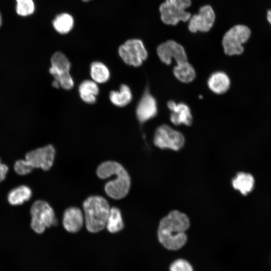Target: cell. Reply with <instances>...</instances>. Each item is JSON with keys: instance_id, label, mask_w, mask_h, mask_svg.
I'll return each instance as SVG.
<instances>
[{"instance_id": "6da1fadb", "label": "cell", "mask_w": 271, "mask_h": 271, "mask_svg": "<svg viewBox=\"0 0 271 271\" xmlns=\"http://www.w3.org/2000/svg\"><path fill=\"white\" fill-rule=\"evenodd\" d=\"M190 226V221L186 214L172 210L160 221L157 231L158 240L167 249H179L187 241L186 231Z\"/></svg>"}, {"instance_id": "7a4b0ae2", "label": "cell", "mask_w": 271, "mask_h": 271, "mask_svg": "<svg viewBox=\"0 0 271 271\" xmlns=\"http://www.w3.org/2000/svg\"><path fill=\"white\" fill-rule=\"evenodd\" d=\"M96 174L102 179L108 178L111 175L115 176V178L107 182L104 186V191L109 197L119 200L127 195L131 185L130 177L119 163L113 161L102 163L97 167Z\"/></svg>"}, {"instance_id": "3957f363", "label": "cell", "mask_w": 271, "mask_h": 271, "mask_svg": "<svg viewBox=\"0 0 271 271\" xmlns=\"http://www.w3.org/2000/svg\"><path fill=\"white\" fill-rule=\"evenodd\" d=\"M83 209L84 223L89 232L97 233L105 227L110 207L104 198L98 195L88 197L83 203Z\"/></svg>"}, {"instance_id": "277c9868", "label": "cell", "mask_w": 271, "mask_h": 271, "mask_svg": "<svg viewBox=\"0 0 271 271\" xmlns=\"http://www.w3.org/2000/svg\"><path fill=\"white\" fill-rule=\"evenodd\" d=\"M191 0H165L159 7L161 19L163 23L175 26L180 21L186 22L191 17L186 11L191 5Z\"/></svg>"}, {"instance_id": "5b68a950", "label": "cell", "mask_w": 271, "mask_h": 271, "mask_svg": "<svg viewBox=\"0 0 271 271\" xmlns=\"http://www.w3.org/2000/svg\"><path fill=\"white\" fill-rule=\"evenodd\" d=\"M30 226L37 233L41 234L47 228L56 225L57 222L52 207L45 201H35L30 209Z\"/></svg>"}, {"instance_id": "8992f818", "label": "cell", "mask_w": 271, "mask_h": 271, "mask_svg": "<svg viewBox=\"0 0 271 271\" xmlns=\"http://www.w3.org/2000/svg\"><path fill=\"white\" fill-rule=\"evenodd\" d=\"M250 29L243 25H236L229 29L224 35L222 45L224 53L228 55H238L244 51L242 45L249 39Z\"/></svg>"}, {"instance_id": "52a82bcc", "label": "cell", "mask_w": 271, "mask_h": 271, "mask_svg": "<svg viewBox=\"0 0 271 271\" xmlns=\"http://www.w3.org/2000/svg\"><path fill=\"white\" fill-rule=\"evenodd\" d=\"M50 73L57 81L60 87L70 90L74 86V80L70 74L71 63L67 58L61 52H56L51 59Z\"/></svg>"}, {"instance_id": "ba28073f", "label": "cell", "mask_w": 271, "mask_h": 271, "mask_svg": "<svg viewBox=\"0 0 271 271\" xmlns=\"http://www.w3.org/2000/svg\"><path fill=\"white\" fill-rule=\"evenodd\" d=\"M154 145L161 149L181 150L185 144V138L180 132L163 124L158 127L154 137Z\"/></svg>"}, {"instance_id": "9c48e42d", "label": "cell", "mask_w": 271, "mask_h": 271, "mask_svg": "<svg viewBox=\"0 0 271 271\" xmlns=\"http://www.w3.org/2000/svg\"><path fill=\"white\" fill-rule=\"evenodd\" d=\"M118 53L125 63L134 67L141 66L148 57V52L143 42L139 39L126 41L119 47Z\"/></svg>"}, {"instance_id": "30bf717a", "label": "cell", "mask_w": 271, "mask_h": 271, "mask_svg": "<svg viewBox=\"0 0 271 271\" xmlns=\"http://www.w3.org/2000/svg\"><path fill=\"white\" fill-rule=\"evenodd\" d=\"M55 154L53 146L48 145L28 152L24 160L32 170L39 168L48 171L53 165Z\"/></svg>"}, {"instance_id": "8fae6325", "label": "cell", "mask_w": 271, "mask_h": 271, "mask_svg": "<svg viewBox=\"0 0 271 271\" xmlns=\"http://www.w3.org/2000/svg\"><path fill=\"white\" fill-rule=\"evenodd\" d=\"M215 14L212 7L206 5L201 7L198 13L191 16L189 20L188 29L192 33L207 32L213 26Z\"/></svg>"}, {"instance_id": "7c38bea8", "label": "cell", "mask_w": 271, "mask_h": 271, "mask_svg": "<svg viewBox=\"0 0 271 271\" xmlns=\"http://www.w3.org/2000/svg\"><path fill=\"white\" fill-rule=\"evenodd\" d=\"M157 52L161 61L167 65H170L172 59L177 64L187 61L185 49L174 40H168L161 44L157 47Z\"/></svg>"}, {"instance_id": "4fadbf2b", "label": "cell", "mask_w": 271, "mask_h": 271, "mask_svg": "<svg viewBox=\"0 0 271 271\" xmlns=\"http://www.w3.org/2000/svg\"><path fill=\"white\" fill-rule=\"evenodd\" d=\"M157 109L156 99L146 90L137 107V118L141 123H144L156 115Z\"/></svg>"}, {"instance_id": "5bb4252c", "label": "cell", "mask_w": 271, "mask_h": 271, "mask_svg": "<svg viewBox=\"0 0 271 271\" xmlns=\"http://www.w3.org/2000/svg\"><path fill=\"white\" fill-rule=\"evenodd\" d=\"M62 223L66 231L76 233L82 229L84 225V214L78 207H69L64 212Z\"/></svg>"}, {"instance_id": "9a60e30c", "label": "cell", "mask_w": 271, "mask_h": 271, "mask_svg": "<svg viewBox=\"0 0 271 271\" xmlns=\"http://www.w3.org/2000/svg\"><path fill=\"white\" fill-rule=\"evenodd\" d=\"M168 107L171 111V121L175 125L184 124L190 125L192 122V116L189 106L185 103H176L169 101Z\"/></svg>"}, {"instance_id": "2e32d148", "label": "cell", "mask_w": 271, "mask_h": 271, "mask_svg": "<svg viewBox=\"0 0 271 271\" xmlns=\"http://www.w3.org/2000/svg\"><path fill=\"white\" fill-rule=\"evenodd\" d=\"M207 84L209 88L214 93L222 94L229 89L230 81L228 75L222 71H217L212 73L208 80Z\"/></svg>"}, {"instance_id": "e0dca14e", "label": "cell", "mask_w": 271, "mask_h": 271, "mask_svg": "<svg viewBox=\"0 0 271 271\" xmlns=\"http://www.w3.org/2000/svg\"><path fill=\"white\" fill-rule=\"evenodd\" d=\"M253 176L248 173L238 172L232 180V185L234 189L238 190L242 195H247L251 192L254 185Z\"/></svg>"}, {"instance_id": "ac0fdd59", "label": "cell", "mask_w": 271, "mask_h": 271, "mask_svg": "<svg viewBox=\"0 0 271 271\" xmlns=\"http://www.w3.org/2000/svg\"><path fill=\"white\" fill-rule=\"evenodd\" d=\"M78 92L81 99L87 104L96 102L99 89L97 83L92 80H85L79 85Z\"/></svg>"}, {"instance_id": "d6986e66", "label": "cell", "mask_w": 271, "mask_h": 271, "mask_svg": "<svg viewBox=\"0 0 271 271\" xmlns=\"http://www.w3.org/2000/svg\"><path fill=\"white\" fill-rule=\"evenodd\" d=\"M32 195L30 188L24 185L11 190L8 195V202L12 205H20L29 200Z\"/></svg>"}, {"instance_id": "ffe728a7", "label": "cell", "mask_w": 271, "mask_h": 271, "mask_svg": "<svg viewBox=\"0 0 271 271\" xmlns=\"http://www.w3.org/2000/svg\"><path fill=\"white\" fill-rule=\"evenodd\" d=\"M109 98L113 105L118 107H123L130 102L132 99V94L127 85L122 84L118 90L110 91Z\"/></svg>"}, {"instance_id": "44dd1931", "label": "cell", "mask_w": 271, "mask_h": 271, "mask_svg": "<svg viewBox=\"0 0 271 271\" xmlns=\"http://www.w3.org/2000/svg\"><path fill=\"white\" fill-rule=\"evenodd\" d=\"M173 72L177 79L184 83L192 81L196 76L194 68L188 61L177 64L174 68Z\"/></svg>"}, {"instance_id": "7402d4cb", "label": "cell", "mask_w": 271, "mask_h": 271, "mask_svg": "<svg viewBox=\"0 0 271 271\" xmlns=\"http://www.w3.org/2000/svg\"><path fill=\"white\" fill-rule=\"evenodd\" d=\"M105 227L111 233H117L123 229L124 223L118 208H110Z\"/></svg>"}, {"instance_id": "603a6c76", "label": "cell", "mask_w": 271, "mask_h": 271, "mask_svg": "<svg viewBox=\"0 0 271 271\" xmlns=\"http://www.w3.org/2000/svg\"><path fill=\"white\" fill-rule=\"evenodd\" d=\"M90 74L92 80L96 83H105L110 77L109 69L100 62H94L91 64Z\"/></svg>"}, {"instance_id": "cb8c5ba5", "label": "cell", "mask_w": 271, "mask_h": 271, "mask_svg": "<svg viewBox=\"0 0 271 271\" xmlns=\"http://www.w3.org/2000/svg\"><path fill=\"white\" fill-rule=\"evenodd\" d=\"M55 29L61 34H66L73 27V19L69 14L64 13L57 16L53 22Z\"/></svg>"}, {"instance_id": "d4e9b609", "label": "cell", "mask_w": 271, "mask_h": 271, "mask_svg": "<svg viewBox=\"0 0 271 271\" xmlns=\"http://www.w3.org/2000/svg\"><path fill=\"white\" fill-rule=\"evenodd\" d=\"M16 10L18 15L27 16L33 14L35 7L33 0H16Z\"/></svg>"}, {"instance_id": "484cf974", "label": "cell", "mask_w": 271, "mask_h": 271, "mask_svg": "<svg viewBox=\"0 0 271 271\" xmlns=\"http://www.w3.org/2000/svg\"><path fill=\"white\" fill-rule=\"evenodd\" d=\"M170 271H193V268L188 261L180 258L171 264Z\"/></svg>"}, {"instance_id": "4316f807", "label": "cell", "mask_w": 271, "mask_h": 271, "mask_svg": "<svg viewBox=\"0 0 271 271\" xmlns=\"http://www.w3.org/2000/svg\"><path fill=\"white\" fill-rule=\"evenodd\" d=\"M14 170L19 175H26L32 171V169L28 166L25 160H19L14 164Z\"/></svg>"}, {"instance_id": "83f0119b", "label": "cell", "mask_w": 271, "mask_h": 271, "mask_svg": "<svg viewBox=\"0 0 271 271\" xmlns=\"http://www.w3.org/2000/svg\"><path fill=\"white\" fill-rule=\"evenodd\" d=\"M8 170V167L2 163L0 159V183L5 179Z\"/></svg>"}, {"instance_id": "f1b7e54d", "label": "cell", "mask_w": 271, "mask_h": 271, "mask_svg": "<svg viewBox=\"0 0 271 271\" xmlns=\"http://www.w3.org/2000/svg\"><path fill=\"white\" fill-rule=\"evenodd\" d=\"M267 20L271 25V10H269L267 13Z\"/></svg>"}, {"instance_id": "f546056e", "label": "cell", "mask_w": 271, "mask_h": 271, "mask_svg": "<svg viewBox=\"0 0 271 271\" xmlns=\"http://www.w3.org/2000/svg\"><path fill=\"white\" fill-rule=\"evenodd\" d=\"M2 17H1V15L0 14V26L2 24Z\"/></svg>"}, {"instance_id": "4dcf8cb0", "label": "cell", "mask_w": 271, "mask_h": 271, "mask_svg": "<svg viewBox=\"0 0 271 271\" xmlns=\"http://www.w3.org/2000/svg\"><path fill=\"white\" fill-rule=\"evenodd\" d=\"M82 1H84V2H87V1H89L90 0H82Z\"/></svg>"}]
</instances>
